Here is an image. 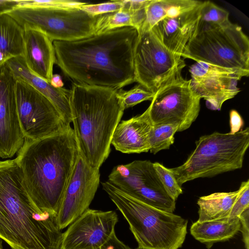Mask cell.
Here are the masks:
<instances>
[{"mask_svg": "<svg viewBox=\"0 0 249 249\" xmlns=\"http://www.w3.org/2000/svg\"><path fill=\"white\" fill-rule=\"evenodd\" d=\"M138 35L136 28L124 27L75 41H53L55 63L77 83L120 89L135 82Z\"/></svg>", "mask_w": 249, "mask_h": 249, "instance_id": "1", "label": "cell"}, {"mask_svg": "<svg viewBox=\"0 0 249 249\" xmlns=\"http://www.w3.org/2000/svg\"><path fill=\"white\" fill-rule=\"evenodd\" d=\"M79 153L73 129L36 140L25 139L15 158L38 212L56 218Z\"/></svg>", "mask_w": 249, "mask_h": 249, "instance_id": "2", "label": "cell"}, {"mask_svg": "<svg viewBox=\"0 0 249 249\" xmlns=\"http://www.w3.org/2000/svg\"><path fill=\"white\" fill-rule=\"evenodd\" d=\"M62 236L56 218L32 202L16 159L0 160V238L12 249H60Z\"/></svg>", "mask_w": 249, "mask_h": 249, "instance_id": "3", "label": "cell"}, {"mask_svg": "<svg viewBox=\"0 0 249 249\" xmlns=\"http://www.w3.org/2000/svg\"><path fill=\"white\" fill-rule=\"evenodd\" d=\"M70 91L79 155L91 167L99 169L110 154L113 134L124 113L117 90L74 83Z\"/></svg>", "mask_w": 249, "mask_h": 249, "instance_id": "4", "label": "cell"}, {"mask_svg": "<svg viewBox=\"0 0 249 249\" xmlns=\"http://www.w3.org/2000/svg\"><path fill=\"white\" fill-rule=\"evenodd\" d=\"M103 190L128 222L137 249H178L186 234L188 220L148 205L107 181Z\"/></svg>", "mask_w": 249, "mask_h": 249, "instance_id": "5", "label": "cell"}, {"mask_svg": "<svg viewBox=\"0 0 249 249\" xmlns=\"http://www.w3.org/2000/svg\"><path fill=\"white\" fill-rule=\"evenodd\" d=\"M185 162L171 170L178 184L240 169L249 146V128L201 136Z\"/></svg>", "mask_w": 249, "mask_h": 249, "instance_id": "6", "label": "cell"}, {"mask_svg": "<svg viewBox=\"0 0 249 249\" xmlns=\"http://www.w3.org/2000/svg\"><path fill=\"white\" fill-rule=\"evenodd\" d=\"M181 56L249 72V39L240 26L230 21L195 34Z\"/></svg>", "mask_w": 249, "mask_h": 249, "instance_id": "7", "label": "cell"}, {"mask_svg": "<svg viewBox=\"0 0 249 249\" xmlns=\"http://www.w3.org/2000/svg\"><path fill=\"white\" fill-rule=\"evenodd\" d=\"M7 14L21 27L37 29L53 41H72L93 36L100 16L90 15L79 8L17 7Z\"/></svg>", "mask_w": 249, "mask_h": 249, "instance_id": "8", "label": "cell"}, {"mask_svg": "<svg viewBox=\"0 0 249 249\" xmlns=\"http://www.w3.org/2000/svg\"><path fill=\"white\" fill-rule=\"evenodd\" d=\"M134 64L135 82L154 93L181 76L186 65L182 57L163 45L151 30L139 32Z\"/></svg>", "mask_w": 249, "mask_h": 249, "instance_id": "9", "label": "cell"}, {"mask_svg": "<svg viewBox=\"0 0 249 249\" xmlns=\"http://www.w3.org/2000/svg\"><path fill=\"white\" fill-rule=\"evenodd\" d=\"M199 95L191 80L180 76L158 89L148 107L153 125L172 124L181 132L189 128L198 116Z\"/></svg>", "mask_w": 249, "mask_h": 249, "instance_id": "10", "label": "cell"}, {"mask_svg": "<svg viewBox=\"0 0 249 249\" xmlns=\"http://www.w3.org/2000/svg\"><path fill=\"white\" fill-rule=\"evenodd\" d=\"M16 79L17 111L25 139L36 140L70 126L47 97L25 81Z\"/></svg>", "mask_w": 249, "mask_h": 249, "instance_id": "11", "label": "cell"}, {"mask_svg": "<svg viewBox=\"0 0 249 249\" xmlns=\"http://www.w3.org/2000/svg\"><path fill=\"white\" fill-rule=\"evenodd\" d=\"M108 181L139 201L173 213L176 201L166 193L150 160H137L115 166Z\"/></svg>", "mask_w": 249, "mask_h": 249, "instance_id": "12", "label": "cell"}, {"mask_svg": "<svg viewBox=\"0 0 249 249\" xmlns=\"http://www.w3.org/2000/svg\"><path fill=\"white\" fill-rule=\"evenodd\" d=\"M189 72L194 90L206 101L209 108L218 110L225 101L240 91L238 82L249 74V72L201 62L190 66Z\"/></svg>", "mask_w": 249, "mask_h": 249, "instance_id": "13", "label": "cell"}, {"mask_svg": "<svg viewBox=\"0 0 249 249\" xmlns=\"http://www.w3.org/2000/svg\"><path fill=\"white\" fill-rule=\"evenodd\" d=\"M100 180L99 169L89 166L79 154L56 217L62 230L89 209Z\"/></svg>", "mask_w": 249, "mask_h": 249, "instance_id": "14", "label": "cell"}, {"mask_svg": "<svg viewBox=\"0 0 249 249\" xmlns=\"http://www.w3.org/2000/svg\"><path fill=\"white\" fill-rule=\"evenodd\" d=\"M118 221L115 211L89 208L62 233L60 249L101 248L115 232Z\"/></svg>", "mask_w": 249, "mask_h": 249, "instance_id": "15", "label": "cell"}, {"mask_svg": "<svg viewBox=\"0 0 249 249\" xmlns=\"http://www.w3.org/2000/svg\"><path fill=\"white\" fill-rule=\"evenodd\" d=\"M16 79L6 63L0 66V157H13L25 141L18 119Z\"/></svg>", "mask_w": 249, "mask_h": 249, "instance_id": "16", "label": "cell"}, {"mask_svg": "<svg viewBox=\"0 0 249 249\" xmlns=\"http://www.w3.org/2000/svg\"><path fill=\"white\" fill-rule=\"evenodd\" d=\"M22 57L29 70L51 83L55 55L53 41L39 30L25 25Z\"/></svg>", "mask_w": 249, "mask_h": 249, "instance_id": "17", "label": "cell"}, {"mask_svg": "<svg viewBox=\"0 0 249 249\" xmlns=\"http://www.w3.org/2000/svg\"><path fill=\"white\" fill-rule=\"evenodd\" d=\"M202 2L193 9L177 17L163 18L151 29L163 45L180 56L195 35Z\"/></svg>", "mask_w": 249, "mask_h": 249, "instance_id": "18", "label": "cell"}, {"mask_svg": "<svg viewBox=\"0 0 249 249\" xmlns=\"http://www.w3.org/2000/svg\"><path fill=\"white\" fill-rule=\"evenodd\" d=\"M152 125L147 108L142 114L120 122L113 134L111 144L123 153L147 152Z\"/></svg>", "mask_w": 249, "mask_h": 249, "instance_id": "19", "label": "cell"}, {"mask_svg": "<svg viewBox=\"0 0 249 249\" xmlns=\"http://www.w3.org/2000/svg\"><path fill=\"white\" fill-rule=\"evenodd\" d=\"M6 63L16 78L28 83L47 97L55 106L67 124L70 125L72 122L70 90L63 87L55 88L32 73L22 56L12 58Z\"/></svg>", "mask_w": 249, "mask_h": 249, "instance_id": "20", "label": "cell"}, {"mask_svg": "<svg viewBox=\"0 0 249 249\" xmlns=\"http://www.w3.org/2000/svg\"><path fill=\"white\" fill-rule=\"evenodd\" d=\"M238 217L193 223L190 227L191 235L210 249L213 244L232 238L240 229Z\"/></svg>", "mask_w": 249, "mask_h": 249, "instance_id": "21", "label": "cell"}, {"mask_svg": "<svg viewBox=\"0 0 249 249\" xmlns=\"http://www.w3.org/2000/svg\"><path fill=\"white\" fill-rule=\"evenodd\" d=\"M23 29L8 14L0 15V66L22 56Z\"/></svg>", "mask_w": 249, "mask_h": 249, "instance_id": "22", "label": "cell"}, {"mask_svg": "<svg viewBox=\"0 0 249 249\" xmlns=\"http://www.w3.org/2000/svg\"><path fill=\"white\" fill-rule=\"evenodd\" d=\"M238 190L229 192H216L201 196L197 200L199 222L228 218L235 201Z\"/></svg>", "mask_w": 249, "mask_h": 249, "instance_id": "23", "label": "cell"}, {"mask_svg": "<svg viewBox=\"0 0 249 249\" xmlns=\"http://www.w3.org/2000/svg\"><path fill=\"white\" fill-rule=\"evenodd\" d=\"M145 16V8L130 10L123 7L117 12L100 15L95 34L124 27H132L139 32L144 22Z\"/></svg>", "mask_w": 249, "mask_h": 249, "instance_id": "24", "label": "cell"}, {"mask_svg": "<svg viewBox=\"0 0 249 249\" xmlns=\"http://www.w3.org/2000/svg\"><path fill=\"white\" fill-rule=\"evenodd\" d=\"M230 21L227 10L212 1H202L195 34L208 28L226 25Z\"/></svg>", "mask_w": 249, "mask_h": 249, "instance_id": "25", "label": "cell"}, {"mask_svg": "<svg viewBox=\"0 0 249 249\" xmlns=\"http://www.w3.org/2000/svg\"><path fill=\"white\" fill-rule=\"evenodd\" d=\"M178 131L177 126L169 124L152 125L149 134V151L154 154L169 149L174 142V135Z\"/></svg>", "mask_w": 249, "mask_h": 249, "instance_id": "26", "label": "cell"}, {"mask_svg": "<svg viewBox=\"0 0 249 249\" xmlns=\"http://www.w3.org/2000/svg\"><path fill=\"white\" fill-rule=\"evenodd\" d=\"M155 93L146 89L140 84H138L129 90H117V97L124 110L143 101H151Z\"/></svg>", "mask_w": 249, "mask_h": 249, "instance_id": "27", "label": "cell"}, {"mask_svg": "<svg viewBox=\"0 0 249 249\" xmlns=\"http://www.w3.org/2000/svg\"><path fill=\"white\" fill-rule=\"evenodd\" d=\"M153 166L166 193L171 198L176 201L183 191L171 169L158 162H154Z\"/></svg>", "mask_w": 249, "mask_h": 249, "instance_id": "28", "label": "cell"}, {"mask_svg": "<svg viewBox=\"0 0 249 249\" xmlns=\"http://www.w3.org/2000/svg\"><path fill=\"white\" fill-rule=\"evenodd\" d=\"M85 3V2L71 0H22L20 1L18 7L71 9L79 8Z\"/></svg>", "mask_w": 249, "mask_h": 249, "instance_id": "29", "label": "cell"}, {"mask_svg": "<svg viewBox=\"0 0 249 249\" xmlns=\"http://www.w3.org/2000/svg\"><path fill=\"white\" fill-rule=\"evenodd\" d=\"M249 208V180L243 181L238 190V194L230 212L228 218L239 216Z\"/></svg>", "mask_w": 249, "mask_h": 249, "instance_id": "30", "label": "cell"}, {"mask_svg": "<svg viewBox=\"0 0 249 249\" xmlns=\"http://www.w3.org/2000/svg\"><path fill=\"white\" fill-rule=\"evenodd\" d=\"M123 7V4L121 0L97 4L86 3L79 8L90 15L96 16L117 12L122 9Z\"/></svg>", "mask_w": 249, "mask_h": 249, "instance_id": "31", "label": "cell"}, {"mask_svg": "<svg viewBox=\"0 0 249 249\" xmlns=\"http://www.w3.org/2000/svg\"><path fill=\"white\" fill-rule=\"evenodd\" d=\"M240 231L242 233L243 240L246 249H249V208L244 211L239 216Z\"/></svg>", "mask_w": 249, "mask_h": 249, "instance_id": "32", "label": "cell"}, {"mask_svg": "<svg viewBox=\"0 0 249 249\" xmlns=\"http://www.w3.org/2000/svg\"><path fill=\"white\" fill-rule=\"evenodd\" d=\"M230 133H236L242 129L244 121L237 111L231 109L230 112Z\"/></svg>", "mask_w": 249, "mask_h": 249, "instance_id": "33", "label": "cell"}, {"mask_svg": "<svg viewBox=\"0 0 249 249\" xmlns=\"http://www.w3.org/2000/svg\"><path fill=\"white\" fill-rule=\"evenodd\" d=\"M101 248L102 249H133L119 240L115 232Z\"/></svg>", "mask_w": 249, "mask_h": 249, "instance_id": "34", "label": "cell"}, {"mask_svg": "<svg viewBox=\"0 0 249 249\" xmlns=\"http://www.w3.org/2000/svg\"><path fill=\"white\" fill-rule=\"evenodd\" d=\"M20 0H0V15L6 14L18 7Z\"/></svg>", "mask_w": 249, "mask_h": 249, "instance_id": "35", "label": "cell"}, {"mask_svg": "<svg viewBox=\"0 0 249 249\" xmlns=\"http://www.w3.org/2000/svg\"><path fill=\"white\" fill-rule=\"evenodd\" d=\"M50 84L55 88H62L64 85L60 75L57 74H53Z\"/></svg>", "mask_w": 249, "mask_h": 249, "instance_id": "36", "label": "cell"}, {"mask_svg": "<svg viewBox=\"0 0 249 249\" xmlns=\"http://www.w3.org/2000/svg\"><path fill=\"white\" fill-rule=\"evenodd\" d=\"M2 239L0 238V249H4L2 246Z\"/></svg>", "mask_w": 249, "mask_h": 249, "instance_id": "37", "label": "cell"}, {"mask_svg": "<svg viewBox=\"0 0 249 249\" xmlns=\"http://www.w3.org/2000/svg\"><path fill=\"white\" fill-rule=\"evenodd\" d=\"M93 249H102V248H99Z\"/></svg>", "mask_w": 249, "mask_h": 249, "instance_id": "38", "label": "cell"}]
</instances>
